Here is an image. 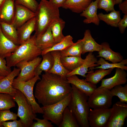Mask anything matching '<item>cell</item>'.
Wrapping results in <instances>:
<instances>
[{
    "label": "cell",
    "instance_id": "1",
    "mask_svg": "<svg viewBox=\"0 0 127 127\" xmlns=\"http://www.w3.org/2000/svg\"><path fill=\"white\" fill-rule=\"evenodd\" d=\"M40 80L36 85L34 96L43 106L58 102L71 92V86L67 78L47 72Z\"/></svg>",
    "mask_w": 127,
    "mask_h": 127
},
{
    "label": "cell",
    "instance_id": "2",
    "mask_svg": "<svg viewBox=\"0 0 127 127\" xmlns=\"http://www.w3.org/2000/svg\"><path fill=\"white\" fill-rule=\"evenodd\" d=\"M35 13V34L38 39L60 18V14L59 8L47 0H41Z\"/></svg>",
    "mask_w": 127,
    "mask_h": 127
},
{
    "label": "cell",
    "instance_id": "3",
    "mask_svg": "<svg viewBox=\"0 0 127 127\" xmlns=\"http://www.w3.org/2000/svg\"><path fill=\"white\" fill-rule=\"evenodd\" d=\"M71 98L67 107L75 118L79 127H89L88 120L90 109L88 96L71 84Z\"/></svg>",
    "mask_w": 127,
    "mask_h": 127
},
{
    "label": "cell",
    "instance_id": "4",
    "mask_svg": "<svg viewBox=\"0 0 127 127\" xmlns=\"http://www.w3.org/2000/svg\"><path fill=\"white\" fill-rule=\"evenodd\" d=\"M36 39L35 34L27 40L19 45L9 56L6 58L7 66L9 68L15 66L21 61H29L41 55L42 51L37 45Z\"/></svg>",
    "mask_w": 127,
    "mask_h": 127
},
{
    "label": "cell",
    "instance_id": "5",
    "mask_svg": "<svg viewBox=\"0 0 127 127\" xmlns=\"http://www.w3.org/2000/svg\"><path fill=\"white\" fill-rule=\"evenodd\" d=\"M12 97L18 105L17 115L20 118L23 127H30L36 116L31 105L24 94L18 90L17 89L16 93Z\"/></svg>",
    "mask_w": 127,
    "mask_h": 127
},
{
    "label": "cell",
    "instance_id": "6",
    "mask_svg": "<svg viewBox=\"0 0 127 127\" xmlns=\"http://www.w3.org/2000/svg\"><path fill=\"white\" fill-rule=\"evenodd\" d=\"M71 93L64 99L56 103L41 107L43 111V117L58 126L61 122L64 111L71 98Z\"/></svg>",
    "mask_w": 127,
    "mask_h": 127
},
{
    "label": "cell",
    "instance_id": "7",
    "mask_svg": "<svg viewBox=\"0 0 127 127\" xmlns=\"http://www.w3.org/2000/svg\"><path fill=\"white\" fill-rule=\"evenodd\" d=\"M41 79L39 76L36 75L27 81H16L14 80L12 86L14 88L21 91L26 97L31 105L34 113L43 114L41 107L36 101L33 94V89L35 83Z\"/></svg>",
    "mask_w": 127,
    "mask_h": 127
},
{
    "label": "cell",
    "instance_id": "8",
    "mask_svg": "<svg viewBox=\"0 0 127 127\" xmlns=\"http://www.w3.org/2000/svg\"><path fill=\"white\" fill-rule=\"evenodd\" d=\"M113 97L110 90L98 87L88 97L87 102L91 108H109L112 105Z\"/></svg>",
    "mask_w": 127,
    "mask_h": 127
},
{
    "label": "cell",
    "instance_id": "9",
    "mask_svg": "<svg viewBox=\"0 0 127 127\" xmlns=\"http://www.w3.org/2000/svg\"><path fill=\"white\" fill-rule=\"evenodd\" d=\"M127 117V104L118 101L111 108L110 115L105 127H122Z\"/></svg>",
    "mask_w": 127,
    "mask_h": 127
},
{
    "label": "cell",
    "instance_id": "10",
    "mask_svg": "<svg viewBox=\"0 0 127 127\" xmlns=\"http://www.w3.org/2000/svg\"><path fill=\"white\" fill-rule=\"evenodd\" d=\"M42 60L39 57L29 61L23 60L18 63L16 66L20 69L17 77L14 80L25 81L32 79L35 76V69Z\"/></svg>",
    "mask_w": 127,
    "mask_h": 127
},
{
    "label": "cell",
    "instance_id": "11",
    "mask_svg": "<svg viewBox=\"0 0 127 127\" xmlns=\"http://www.w3.org/2000/svg\"><path fill=\"white\" fill-rule=\"evenodd\" d=\"M111 108H90L88 120L90 127H105L110 115Z\"/></svg>",
    "mask_w": 127,
    "mask_h": 127
},
{
    "label": "cell",
    "instance_id": "12",
    "mask_svg": "<svg viewBox=\"0 0 127 127\" xmlns=\"http://www.w3.org/2000/svg\"><path fill=\"white\" fill-rule=\"evenodd\" d=\"M15 12L12 24L17 29L36 16V13L22 5L15 3Z\"/></svg>",
    "mask_w": 127,
    "mask_h": 127
},
{
    "label": "cell",
    "instance_id": "13",
    "mask_svg": "<svg viewBox=\"0 0 127 127\" xmlns=\"http://www.w3.org/2000/svg\"><path fill=\"white\" fill-rule=\"evenodd\" d=\"M127 75L125 70L116 68L114 75L111 78L102 79L99 87L105 88L110 90L116 86L125 84L127 81Z\"/></svg>",
    "mask_w": 127,
    "mask_h": 127
},
{
    "label": "cell",
    "instance_id": "14",
    "mask_svg": "<svg viewBox=\"0 0 127 127\" xmlns=\"http://www.w3.org/2000/svg\"><path fill=\"white\" fill-rule=\"evenodd\" d=\"M20 71L19 68L14 67L9 75L0 80V93L8 94L12 97L15 95L17 89L13 87L12 84L15 78Z\"/></svg>",
    "mask_w": 127,
    "mask_h": 127
},
{
    "label": "cell",
    "instance_id": "15",
    "mask_svg": "<svg viewBox=\"0 0 127 127\" xmlns=\"http://www.w3.org/2000/svg\"><path fill=\"white\" fill-rule=\"evenodd\" d=\"M97 59L93 54L92 52H90L84 59L83 64L75 69L70 71L67 74V77L74 75H79L85 77L86 73L89 69L99 65L97 64Z\"/></svg>",
    "mask_w": 127,
    "mask_h": 127
},
{
    "label": "cell",
    "instance_id": "16",
    "mask_svg": "<svg viewBox=\"0 0 127 127\" xmlns=\"http://www.w3.org/2000/svg\"><path fill=\"white\" fill-rule=\"evenodd\" d=\"M15 10V0H4L0 7V22L12 24Z\"/></svg>",
    "mask_w": 127,
    "mask_h": 127
},
{
    "label": "cell",
    "instance_id": "17",
    "mask_svg": "<svg viewBox=\"0 0 127 127\" xmlns=\"http://www.w3.org/2000/svg\"><path fill=\"white\" fill-rule=\"evenodd\" d=\"M68 82L75 86L81 92L88 96H89L97 88L96 85L79 79L76 75L67 78Z\"/></svg>",
    "mask_w": 127,
    "mask_h": 127
},
{
    "label": "cell",
    "instance_id": "18",
    "mask_svg": "<svg viewBox=\"0 0 127 127\" xmlns=\"http://www.w3.org/2000/svg\"><path fill=\"white\" fill-rule=\"evenodd\" d=\"M98 1V0H96L94 1H92L80 14V16L86 18L83 21L84 23H93L97 26L99 25L100 20L97 13Z\"/></svg>",
    "mask_w": 127,
    "mask_h": 127
},
{
    "label": "cell",
    "instance_id": "19",
    "mask_svg": "<svg viewBox=\"0 0 127 127\" xmlns=\"http://www.w3.org/2000/svg\"><path fill=\"white\" fill-rule=\"evenodd\" d=\"M101 44L102 48L98 52L97 57L104 58L105 60L109 61L112 63H119L123 60V57L120 53L112 50L108 43L103 42Z\"/></svg>",
    "mask_w": 127,
    "mask_h": 127
},
{
    "label": "cell",
    "instance_id": "20",
    "mask_svg": "<svg viewBox=\"0 0 127 127\" xmlns=\"http://www.w3.org/2000/svg\"><path fill=\"white\" fill-rule=\"evenodd\" d=\"M36 19L35 17L17 29L20 45L28 40L32 32L35 31Z\"/></svg>",
    "mask_w": 127,
    "mask_h": 127
},
{
    "label": "cell",
    "instance_id": "21",
    "mask_svg": "<svg viewBox=\"0 0 127 127\" xmlns=\"http://www.w3.org/2000/svg\"><path fill=\"white\" fill-rule=\"evenodd\" d=\"M19 46L4 36L0 25V56L4 59L6 58L9 56Z\"/></svg>",
    "mask_w": 127,
    "mask_h": 127
},
{
    "label": "cell",
    "instance_id": "22",
    "mask_svg": "<svg viewBox=\"0 0 127 127\" xmlns=\"http://www.w3.org/2000/svg\"><path fill=\"white\" fill-rule=\"evenodd\" d=\"M82 40L83 42L82 54L88 52H99L101 49V45L99 44L95 41L89 29L85 31L84 37Z\"/></svg>",
    "mask_w": 127,
    "mask_h": 127
},
{
    "label": "cell",
    "instance_id": "23",
    "mask_svg": "<svg viewBox=\"0 0 127 127\" xmlns=\"http://www.w3.org/2000/svg\"><path fill=\"white\" fill-rule=\"evenodd\" d=\"M50 52L54 58V62L52 68L47 72L67 78V75L70 71L64 67L62 63L60 51H54Z\"/></svg>",
    "mask_w": 127,
    "mask_h": 127
},
{
    "label": "cell",
    "instance_id": "24",
    "mask_svg": "<svg viewBox=\"0 0 127 127\" xmlns=\"http://www.w3.org/2000/svg\"><path fill=\"white\" fill-rule=\"evenodd\" d=\"M93 0H67L62 7L76 13H82Z\"/></svg>",
    "mask_w": 127,
    "mask_h": 127
},
{
    "label": "cell",
    "instance_id": "25",
    "mask_svg": "<svg viewBox=\"0 0 127 127\" xmlns=\"http://www.w3.org/2000/svg\"><path fill=\"white\" fill-rule=\"evenodd\" d=\"M99 69L95 71L92 70H91L90 71H88L85 80L87 82L96 85L105 76L110 74L113 69Z\"/></svg>",
    "mask_w": 127,
    "mask_h": 127
},
{
    "label": "cell",
    "instance_id": "26",
    "mask_svg": "<svg viewBox=\"0 0 127 127\" xmlns=\"http://www.w3.org/2000/svg\"><path fill=\"white\" fill-rule=\"evenodd\" d=\"M42 56L43 59L35 69V76H39L43 71L48 72L53 65L54 58L50 52H48Z\"/></svg>",
    "mask_w": 127,
    "mask_h": 127
},
{
    "label": "cell",
    "instance_id": "27",
    "mask_svg": "<svg viewBox=\"0 0 127 127\" xmlns=\"http://www.w3.org/2000/svg\"><path fill=\"white\" fill-rule=\"evenodd\" d=\"M37 46L42 51L50 48L56 44L52 34L51 27L38 39H36Z\"/></svg>",
    "mask_w": 127,
    "mask_h": 127
},
{
    "label": "cell",
    "instance_id": "28",
    "mask_svg": "<svg viewBox=\"0 0 127 127\" xmlns=\"http://www.w3.org/2000/svg\"><path fill=\"white\" fill-rule=\"evenodd\" d=\"M2 32L8 39L16 45H19L17 29L12 24L0 22Z\"/></svg>",
    "mask_w": 127,
    "mask_h": 127
},
{
    "label": "cell",
    "instance_id": "29",
    "mask_svg": "<svg viewBox=\"0 0 127 127\" xmlns=\"http://www.w3.org/2000/svg\"><path fill=\"white\" fill-rule=\"evenodd\" d=\"M100 20L104 21L108 25L115 27H118V24L121 19L119 11L114 10L107 14L102 12L98 14Z\"/></svg>",
    "mask_w": 127,
    "mask_h": 127
},
{
    "label": "cell",
    "instance_id": "30",
    "mask_svg": "<svg viewBox=\"0 0 127 127\" xmlns=\"http://www.w3.org/2000/svg\"><path fill=\"white\" fill-rule=\"evenodd\" d=\"M65 24V22L60 18L55 21L50 26L51 31L56 43L62 41L65 37L62 31Z\"/></svg>",
    "mask_w": 127,
    "mask_h": 127
},
{
    "label": "cell",
    "instance_id": "31",
    "mask_svg": "<svg viewBox=\"0 0 127 127\" xmlns=\"http://www.w3.org/2000/svg\"><path fill=\"white\" fill-rule=\"evenodd\" d=\"M61 60L64 67L70 71L80 66L83 63L84 59L80 57L64 56H61Z\"/></svg>",
    "mask_w": 127,
    "mask_h": 127
},
{
    "label": "cell",
    "instance_id": "32",
    "mask_svg": "<svg viewBox=\"0 0 127 127\" xmlns=\"http://www.w3.org/2000/svg\"><path fill=\"white\" fill-rule=\"evenodd\" d=\"M73 38L70 35L65 36L63 39L60 42L56 43L52 47L45 49L42 51L41 55L54 51H61L71 46L74 45Z\"/></svg>",
    "mask_w": 127,
    "mask_h": 127
},
{
    "label": "cell",
    "instance_id": "33",
    "mask_svg": "<svg viewBox=\"0 0 127 127\" xmlns=\"http://www.w3.org/2000/svg\"><path fill=\"white\" fill-rule=\"evenodd\" d=\"M82 39L78 40L75 44L67 49L60 51L61 56H74L81 57L83 49Z\"/></svg>",
    "mask_w": 127,
    "mask_h": 127
},
{
    "label": "cell",
    "instance_id": "34",
    "mask_svg": "<svg viewBox=\"0 0 127 127\" xmlns=\"http://www.w3.org/2000/svg\"><path fill=\"white\" fill-rule=\"evenodd\" d=\"M59 127H79V125L75 118L68 107L64 110L62 119Z\"/></svg>",
    "mask_w": 127,
    "mask_h": 127
},
{
    "label": "cell",
    "instance_id": "35",
    "mask_svg": "<svg viewBox=\"0 0 127 127\" xmlns=\"http://www.w3.org/2000/svg\"><path fill=\"white\" fill-rule=\"evenodd\" d=\"M96 64L100 66L92 67L91 70L99 68L107 69L116 68H120L125 70H127V66H125L127 64V59H123L121 62L118 63H110L101 57L97 60Z\"/></svg>",
    "mask_w": 127,
    "mask_h": 127
},
{
    "label": "cell",
    "instance_id": "36",
    "mask_svg": "<svg viewBox=\"0 0 127 127\" xmlns=\"http://www.w3.org/2000/svg\"><path fill=\"white\" fill-rule=\"evenodd\" d=\"M15 106L12 96L8 94L0 93V111L9 110Z\"/></svg>",
    "mask_w": 127,
    "mask_h": 127
},
{
    "label": "cell",
    "instance_id": "37",
    "mask_svg": "<svg viewBox=\"0 0 127 127\" xmlns=\"http://www.w3.org/2000/svg\"><path fill=\"white\" fill-rule=\"evenodd\" d=\"M113 96H117L120 101L127 103V84L123 86L121 85L116 86L110 90Z\"/></svg>",
    "mask_w": 127,
    "mask_h": 127
},
{
    "label": "cell",
    "instance_id": "38",
    "mask_svg": "<svg viewBox=\"0 0 127 127\" xmlns=\"http://www.w3.org/2000/svg\"><path fill=\"white\" fill-rule=\"evenodd\" d=\"M115 0H98V9H102L107 12L115 10Z\"/></svg>",
    "mask_w": 127,
    "mask_h": 127
},
{
    "label": "cell",
    "instance_id": "39",
    "mask_svg": "<svg viewBox=\"0 0 127 127\" xmlns=\"http://www.w3.org/2000/svg\"><path fill=\"white\" fill-rule=\"evenodd\" d=\"M17 117V114L9 110L0 111V127H3L2 123L3 122L16 119Z\"/></svg>",
    "mask_w": 127,
    "mask_h": 127
},
{
    "label": "cell",
    "instance_id": "40",
    "mask_svg": "<svg viewBox=\"0 0 127 127\" xmlns=\"http://www.w3.org/2000/svg\"><path fill=\"white\" fill-rule=\"evenodd\" d=\"M15 3L24 6L35 12L39 4L36 0H15Z\"/></svg>",
    "mask_w": 127,
    "mask_h": 127
},
{
    "label": "cell",
    "instance_id": "41",
    "mask_svg": "<svg viewBox=\"0 0 127 127\" xmlns=\"http://www.w3.org/2000/svg\"><path fill=\"white\" fill-rule=\"evenodd\" d=\"M12 71L11 68L7 66L6 60L0 56V76L5 77Z\"/></svg>",
    "mask_w": 127,
    "mask_h": 127
},
{
    "label": "cell",
    "instance_id": "42",
    "mask_svg": "<svg viewBox=\"0 0 127 127\" xmlns=\"http://www.w3.org/2000/svg\"><path fill=\"white\" fill-rule=\"evenodd\" d=\"M34 120H36L37 122H33L30 127H53L54 126L51 122L49 121V120L45 119H41L36 117Z\"/></svg>",
    "mask_w": 127,
    "mask_h": 127
},
{
    "label": "cell",
    "instance_id": "43",
    "mask_svg": "<svg viewBox=\"0 0 127 127\" xmlns=\"http://www.w3.org/2000/svg\"><path fill=\"white\" fill-rule=\"evenodd\" d=\"M3 127H23L21 120L16 119L13 120L12 121L3 122L2 123Z\"/></svg>",
    "mask_w": 127,
    "mask_h": 127
},
{
    "label": "cell",
    "instance_id": "44",
    "mask_svg": "<svg viewBox=\"0 0 127 127\" xmlns=\"http://www.w3.org/2000/svg\"><path fill=\"white\" fill-rule=\"evenodd\" d=\"M127 27V15H124L122 19H121L118 24L120 33H124L125 30Z\"/></svg>",
    "mask_w": 127,
    "mask_h": 127
},
{
    "label": "cell",
    "instance_id": "45",
    "mask_svg": "<svg viewBox=\"0 0 127 127\" xmlns=\"http://www.w3.org/2000/svg\"><path fill=\"white\" fill-rule=\"evenodd\" d=\"M67 0H50L49 1L53 5L58 8L62 7Z\"/></svg>",
    "mask_w": 127,
    "mask_h": 127
},
{
    "label": "cell",
    "instance_id": "46",
    "mask_svg": "<svg viewBox=\"0 0 127 127\" xmlns=\"http://www.w3.org/2000/svg\"><path fill=\"white\" fill-rule=\"evenodd\" d=\"M119 4V9L124 15H127V0H125Z\"/></svg>",
    "mask_w": 127,
    "mask_h": 127
},
{
    "label": "cell",
    "instance_id": "47",
    "mask_svg": "<svg viewBox=\"0 0 127 127\" xmlns=\"http://www.w3.org/2000/svg\"><path fill=\"white\" fill-rule=\"evenodd\" d=\"M116 4H119L123 2V0H115Z\"/></svg>",
    "mask_w": 127,
    "mask_h": 127
},
{
    "label": "cell",
    "instance_id": "48",
    "mask_svg": "<svg viewBox=\"0 0 127 127\" xmlns=\"http://www.w3.org/2000/svg\"><path fill=\"white\" fill-rule=\"evenodd\" d=\"M4 0H0V7Z\"/></svg>",
    "mask_w": 127,
    "mask_h": 127
},
{
    "label": "cell",
    "instance_id": "49",
    "mask_svg": "<svg viewBox=\"0 0 127 127\" xmlns=\"http://www.w3.org/2000/svg\"><path fill=\"white\" fill-rule=\"evenodd\" d=\"M4 77L0 76V80Z\"/></svg>",
    "mask_w": 127,
    "mask_h": 127
},
{
    "label": "cell",
    "instance_id": "50",
    "mask_svg": "<svg viewBox=\"0 0 127 127\" xmlns=\"http://www.w3.org/2000/svg\"></svg>",
    "mask_w": 127,
    "mask_h": 127
}]
</instances>
